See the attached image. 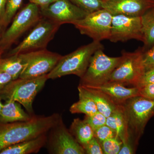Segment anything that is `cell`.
<instances>
[{"label": "cell", "mask_w": 154, "mask_h": 154, "mask_svg": "<svg viewBox=\"0 0 154 154\" xmlns=\"http://www.w3.org/2000/svg\"><path fill=\"white\" fill-rule=\"evenodd\" d=\"M61 117L58 113L48 116L34 115L28 121L0 123V152L10 146L47 134Z\"/></svg>", "instance_id": "6da1fadb"}, {"label": "cell", "mask_w": 154, "mask_h": 154, "mask_svg": "<svg viewBox=\"0 0 154 154\" xmlns=\"http://www.w3.org/2000/svg\"><path fill=\"white\" fill-rule=\"evenodd\" d=\"M100 49H104L103 45L100 41L93 40L67 55L62 56L55 67L48 74V79H55L69 75L82 78L88 69L92 56Z\"/></svg>", "instance_id": "7a4b0ae2"}, {"label": "cell", "mask_w": 154, "mask_h": 154, "mask_svg": "<svg viewBox=\"0 0 154 154\" xmlns=\"http://www.w3.org/2000/svg\"><path fill=\"white\" fill-rule=\"evenodd\" d=\"M48 80L47 74L29 79L18 78L11 81L0 91V98L5 102H19L30 115H34L33 101Z\"/></svg>", "instance_id": "3957f363"}, {"label": "cell", "mask_w": 154, "mask_h": 154, "mask_svg": "<svg viewBox=\"0 0 154 154\" xmlns=\"http://www.w3.org/2000/svg\"><path fill=\"white\" fill-rule=\"evenodd\" d=\"M130 135L136 143L143 133L148 122L154 115V99L140 96L132 97L121 104Z\"/></svg>", "instance_id": "277c9868"}, {"label": "cell", "mask_w": 154, "mask_h": 154, "mask_svg": "<svg viewBox=\"0 0 154 154\" xmlns=\"http://www.w3.org/2000/svg\"><path fill=\"white\" fill-rule=\"evenodd\" d=\"M42 17L39 7L32 3H28L18 11L10 27L3 33L0 42V53L2 54L20 36L33 28Z\"/></svg>", "instance_id": "5b68a950"}, {"label": "cell", "mask_w": 154, "mask_h": 154, "mask_svg": "<svg viewBox=\"0 0 154 154\" xmlns=\"http://www.w3.org/2000/svg\"><path fill=\"white\" fill-rule=\"evenodd\" d=\"M143 51L141 48L134 52H122V59L110 75L107 82L137 87L145 72Z\"/></svg>", "instance_id": "8992f818"}, {"label": "cell", "mask_w": 154, "mask_h": 154, "mask_svg": "<svg viewBox=\"0 0 154 154\" xmlns=\"http://www.w3.org/2000/svg\"><path fill=\"white\" fill-rule=\"evenodd\" d=\"M61 25L42 17L21 42L10 51L8 56L46 49Z\"/></svg>", "instance_id": "52a82bcc"}, {"label": "cell", "mask_w": 154, "mask_h": 154, "mask_svg": "<svg viewBox=\"0 0 154 154\" xmlns=\"http://www.w3.org/2000/svg\"><path fill=\"white\" fill-rule=\"evenodd\" d=\"M103 49L98 50L92 56L87 70L81 78L79 85L98 86L108 82L122 56L110 57L104 53Z\"/></svg>", "instance_id": "ba28073f"}, {"label": "cell", "mask_w": 154, "mask_h": 154, "mask_svg": "<svg viewBox=\"0 0 154 154\" xmlns=\"http://www.w3.org/2000/svg\"><path fill=\"white\" fill-rule=\"evenodd\" d=\"M112 17L109 11L103 8L88 14L72 24L81 34L89 36L93 40L101 41L110 38Z\"/></svg>", "instance_id": "9c48e42d"}, {"label": "cell", "mask_w": 154, "mask_h": 154, "mask_svg": "<svg viewBox=\"0 0 154 154\" xmlns=\"http://www.w3.org/2000/svg\"><path fill=\"white\" fill-rule=\"evenodd\" d=\"M25 66L19 78L29 79L47 75L53 69L62 56L47 49L22 54Z\"/></svg>", "instance_id": "30bf717a"}, {"label": "cell", "mask_w": 154, "mask_h": 154, "mask_svg": "<svg viewBox=\"0 0 154 154\" xmlns=\"http://www.w3.org/2000/svg\"><path fill=\"white\" fill-rule=\"evenodd\" d=\"M46 145L51 154H84L82 146L64 124L62 118L48 131Z\"/></svg>", "instance_id": "8fae6325"}, {"label": "cell", "mask_w": 154, "mask_h": 154, "mask_svg": "<svg viewBox=\"0 0 154 154\" xmlns=\"http://www.w3.org/2000/svg\"><path fill=\"white\" fill-rule=\"evenodd\" d=\"M132 39L143 41L141 17L113 15L109 40L113 42H125Z\"/></svg>", "instance_id": "7c38bea8"}, {"label": "cell", "mask_w": 154, "mask_h": 154, "mask_svg": "<svg viewBox=\"0 0 154 154\" xmlns=\"http://www.w3.org/2000/svg\"><path fill=\"white\" fill-rule=\"evenodd\" d=\"M39 8L42 17L60 25L72 24L83 19L88 14L69 0H57L47 7Z\"/></svg>", "instance_id": "4fadbf2b"}, {"label": "cell", "mask_w": 154, "mask_h": 154, "mask_svg": "<svg viewBox=\"0 0 154 154\" xmlns=\"http://www.w3.org/2000/svg\"><path fill=\"white\" fill-rule=\"evenodd\" d=\"M154 6V0H111L104 2L103 8L112 15L141 17Z\"/></svg>", "instance_id": "5bb4252c"}, {"label": "cell", "mask_w": 154, "mask_h": 154, "mask_svg": "<svg viewBox=\"0 0 154 154\" xmlns=\"http://www.w3.org/2000/svg\"><path fill=\"white\" fill-rule=\"evenodd\" d=\"M101 91L118 105H121L132 97L140 96L139 88H128L119 83L107 82L98 86H86Z\"/></svg>", "instance_id": "9a60e30c"}, {"label": "cell", "mask_w": 154, "mask_h": 154, "mask_svg": "<svg viewBox=\"0 0 154 154\" xmlns=\"http://www.w3.org/2000/svg\"><path fill=\"white\" fill-rule=\"evenodd\" d=\"M79 94L91 98L96 104L98 111L106 117L110 116L119 105L116 104L107 95L101 91L87 86L79 85Z\"/></svg>", "instance_id": "2e32d148"}, {"label": "cell", "mask_w": 154, "mask_h": 154, "mask_svg": "<svg viewBox=\"0 0 154 154\" xmlns=\"http://www.w3.org/2000/svg\"><path fill=\"white\" fill-rule=\"evenodd\" d=\"M47 134L13 145L4 149L0 154H30L37 153L46 145Z\"/></svg>", "instance_id": "e0dca14e"}, {"label": "cell", "mask_w": 154, "mask_h": 154, "mask_svg": "<svg viewBox=\"0 0 154 154\" xmlns=\"http://www.w3.org/2000/svg\"><path fill=\"white\" fill-rule=\"evenodd\" d=\"M33 115L25 112L19 102L14 101H6L3 104L0 112V123L28 121L31 119Z\"/></svg>", "instance_id": "ac0fdd59"}, {"label": "cell", "mask_w": 154, "mask_h": 154, "mask_svg": "<svg viewBox=\"0 0 154 154\" xmlns=\"http://www.w3.org/2000/svg\"><path fill=\"white\" fill-rule=\"evenodd\" d=\"M106 125L115 131L116 137H118L122 143L130 141L126 119L121 105L107 117Z\"/></svg>", "instance_id": "d6986e66"}, {"label": "cell", "mask_w": 154, "mask_h": 154, "mask_svg": "<svg viewBox=\"0 0 154 154\" xmlns=\"http://www.w3.org/2000/svg\"><path fill=\"white\" fill-rule=\"evenodd\" d=\"M141 17L143 42L141 48L144 52L154 45V6Z\"/></svg>", "instance_id": "ffe728a7"}, {"label": "cell", "mask_w": 154, "mask_h": 154, "mask_svg": "<svg viewBox=\"0 0 154 154\" xmlns=\"http://www.w3.org/2000/svg\"><path fill=\"white\" fill-rule=\"evenodd\" d=\"M69 131L82 146L94 137V130L90 125L85 119L82 120L79 118L74 119Z\"/></svg>", "instance_id": "44dd1931"}, {"label": "cell", "mask_w": 154, "mask_h": 154, "mask_svg": "<svg viewBox=\"0 0 154 154\" xmlns=\"http://www.w3.org/2000/svg\"><path fill=\"white\" fill-rule=\"evenodd\" d=\"M22 54H15L2 58L0 60V72L11 75L14 80L19 78L25 66Z\"/></svg>", "instance_id": "7402d4cb"}, {"label": "cell", "mask_w": 154, "mask_h": 154, "mask_svg": "<svg viewBox=\"0 0 154 154\" xmlns=\"http://www.w3.org/2000/svg\"><path fill=\"white\" fill-rule=\"evenodd\" d=\"M72 113H84L86 116H91L98 112L96 104L94 101L85 96L79 94V100L74 103L70 107Z\"/></svg>", "instance_id": "603a6c76"}, {"label": "cell", "mask_w": 154, "mask_h": 154, "mask_svg": "<svg viewBox=\"0 0 154 154\" xmlns=\"http://www.w3.org/2000/svg\"><path fill=\"white\" fill-rule=\"evenodd\" d=\"M80 9L89 14L103 9V0H69Z\"/></svg>", "instance_id": "cb8c5ba5"}, {"label": "cell", "mask_w": 154, "mask_h": 154, "mask_svg": "<svg viewBox=\"0 0 154 154\" xmlns=\"http://www.w3.org/2000/svg\"><path fill=\"white\" fill-rule=\"evenodd\" d=\"M23 0H7L3 26L7 27L13 20L22 5Z\"/></svg>", "instance_id": "d4e9b609"}, {"label": "cell", "mask_w": 154, "mask_h": 154, "mask_svg": "<svg viewBox=\"0 0 154 154\" xmlns=\"http://www.w3.org/2000/svg\"><path fill=\"white\" fill-rule=\"evenodd\" d=\"M104 154H118L122 142L119 138H110L100 143Z\"/></svg>", "instance_id": "484cf974"}, {"label": "cell", "mask_w": 154, "mask_h": 154, "mask_svg": "<svg viewBox=\"0 0 154 154\" xmlns=\"http://www.w3.org/2000/svg\"><path fill=\"white\" fill-rule=\"evenodd\" d=\"M84 119L90 125L94 131L100 127L106 125L107 117L98 111L93 115H85Z\"/></svg>", "instance_id": "4316f807"}, {"label": "cell", "mask_w": 154, "mask_h": 154, "mask_svg": "<svg viewBox=\"0 0 154 154\" xmlns=\"http://www.w3.org/2000/svg\"><path fill=\"white\" fill-rule=\"evenodd\" d=\"M94 137L97 139L99 143L110 138L116 137L115 131L106 125L94 131Z\"/></svg>", "instance_id": "83f0119b"}, {"label": "cell", "mask_w": 154, "mask_h": 154, "mask_svg": "<svg viewBox=\"0 0 154 154\" xmlns=\"http://www.w3.org/2000/svg\"><path fill=\"white\" fill-rule=\"evenodd\" d=\"M82 147L85 154H104L101 144L94 137Z\"/></svg>", "instance_id": "f1b7e54d"}, {"label": "cell", "mask_w": 154, "mask_h": 154, "mask_svg": "<svg viewBox=\"0 0 154 154\" xmlns=\"http://www.w3.org/2000/svg\"><path fill=\"white\" fill-rule=\"evenodd\" d=\"M143 63L145 72L154 69V45L143 52Z\"/></svg>", "instance_id": "f546056e"}, {"label": "cell", "mask_w": 154, "mask_h": 154, "mask_svg": "<svg viewBox=\"0 0 154 154\" xmlns=\"http://www.w3.org/2000/svg\"><path fill=\"white\" fill-rule=\"evenodd\" d=\"M151 84H154V69L145 72L137 87L139 88Z\"/></svg>", "instance_id": "4dcf8cb0"}, {"label": "cell", "mask_w": 154, "mask_h": 154, "mask_svg": "<svg viewBox=\"0 0 154 154\" xmlns=\"http://www.w3.org/2000/svg\"><path fill=\"white\" fill-rule=\"evenodd\" d=\"M139 88L140 96L148 99H154V84L145 85Z\"/></svg>", "instance_id": "1f68e13d"}, {"label": "cell", "mask_w": 154, "mask_h": 154, "mask_svg": "<svg viewBox=\"0 0 154 154\" xmlns=\"http://www.w3.org/2000/svg\"><path fill=\"white\" fill-rule=\"evenodd\" d=\"M13 80L14 79L11 75L4 72H0V91Z\"/></svg>", "instance_id": "d6a6232c"}, {"label": "cell", "mask_w": 154, "mask_h": 154, "mask_svg": "<svg viewBox=\"0 0 154 154\" xmlns=\"http://www.w3.org/2000/svg\"><path fill=\"white\" fill-rule=\"evenodd\" d=\"M134 153L133 146L131 144V142L122 143V146L118 154H132Z\"/></svg>", "instance_id": "836d02e7"}, {"label": "cell", "mask_w": 154, "mask_h": 154, "mask_svg": "<svg viewBox=\"0 0 154 154\" xmlns=\"http://www.w3.org/2000/svg\"><path fill=\"white\" fill-rule=\"evenodd\" d=\"M29 2L35 4L39 7L43 8L49 5L50 4L54 2L57 0H28Z\"/></svg>", "instance_id": "e575fe53"}, {"label": "cell", "mask_w": 154, "mask_h": 154, "mask_svg": "<svg viewBox=\"0 0 154 154\" xmlns=\"http://www.w3.org/2000/svg\"><path fill=\"white\" fill-rule=\"evenodd\" d=\"M7 2V0H0V21L2 25L5 15Z\"/></svg>", "instance_id": "d590c367"}, {"label": "cell", "mask_w": 154, "mask_h": 154, "mask_svg": "<svg viewBox=\"0 0 154 154\" xmlns=\"http://www.w3.org/2000/svg\"><path fill=\"white\" fill-rule=\"evenodd\" d=\"M3 25L2 22L0 21V42H1V39H2V36L3 33L2 32V28H3Z\"/></svg>", "instance_id": "8d00e7d4"}, {"label": "cell", "mask_w": 154, "mask_h": 154, "mask_svg": "<svg viewBox=\"0 0 154 154\" xmlns=\"http://www.w3.org/2000/svg\"><path fill=\"white\" fill-rule=\"evenodd\" d=\"M2 99L0 98V112H1V110H2V108L3 106V104L2 102Z\"/></svg>", "instance_id": "74e56055"}, {"label": "cell", "mask_w": 154, "mask_h": 154, "mask_svg": "<svg viewBox=\"0 0 154 154\" xmlns=\"http://www.w3.org/2000/svg\"><path fill=\"white\" fill-rule=\"evenodd\" d=\"M111 1V0H103V2H108V1Z\"/></svg>", "instance_id": "f35d334b"}, {"label": "cell", "mask_w": 154, "mask_h": 154, "mask_svg": "<svg viewBox=\"0 0 154 154\" xmlns=\"http://www.w3.org/2000/svg\"><path fill=\"white\" fill-rule=\"evenodd\" d=\"M2 54L0 53V60H1V59H2Z\"/></svg>", "instance_id": "ab89813d"}]
</instances>
